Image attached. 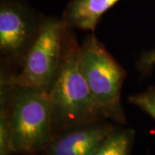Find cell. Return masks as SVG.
<instances>
[{
    "mask_svg": "<svg viewBox=\"0 0 155 155\" xmlns=\"http://www.w3.org/2000/svg\"><path fill=\"white\" fill-rule=\"evenodd\" d=\"M78 49L75 36L67 28L61 66L48 92L54 135L68 127L106 119L80 70Z\"/></svg>",
    "mask_w": 155,
    "mask_h": 155,
    "instance_id": "obj_1",
    "label": "cell"
},
{
    "mask_svg": "<svg viewBox=\"0 0 155 155\" xmlns=\"http://www.w3.org/2000/svg\"><path fill=\"white\" fill-rule=\"evenodd\" d=\"M8 80L11 152L17 155L40 154L54 136L49 94Z\"/></svg>",
    "mask_w": 155,
    "mask_h": 155,
    "instance_id": "obj_2",
    "label": "cell"
},
{
    "mask_svg": "<svg viewBox=\"0 0 155 155\" xmlns=\"http://www.w3.org/2000/svg\"><path fill=\"white\" fill-rule=\"evenodd\" d=\"M78 65L104 117L119 125L125 124L122 87L126 72L94 34L79 46Z\"/></svg>",
    "mask_w": 155,
    "mask_h": 155,
    "instance_id": "obj_3",
    "label": "cell"
},
{
    "mask_svg": "<svg viewBox=\"0 0 155 155\" xmlns=\"http://www.w3.org/2000/svg\"><path fill=\"white\" fill-rule=\"evenodd\" d=\"M67 28L62 18H41L38 33L21 70L8 78L14 84L49 92L61 66Z\"/></svg>",
    "mask_w": 155,
    "mask_h": 155,
    "instance_id": "obj_4",
    "label": "cell"
},
{
    "mask_svg": "<svg viewBox=\"0 0 155 155\" xmlns=\"http://www.w3.org/2000/svg\"><path fill=\"white\" fill-rule=\"evenodd\" d=\"M38 19L23 2L3 0L0 5V52L2 59L22 67L38 33Z\"/></svg>",
    "mask_w": 155,
    "mask_h": 155,
    "instance_id": "obj_5",
    "label": "cell"
},
{
    "mask_svg": "<svg viewBox=\"0 0 155 155\" xmlns=\"http://www.w3.org/2000/svg\"><path fill=\"white\" fill-rule=\"evenodd\" d=\"M116 127L103 119L68 127L56 133L40 155H94Z\"/></svg>",
    "mask_w": 155,
    "mask_h": 155,
    "instance_id": "obj_6",
    "label": "cell"
},
{
    "mask_svg": "<svg viewBox=\"0 0 155 155\" xmlns=\"http://www.w3.org/2000/svg\"><path fill=\"white\" fill-rule=\"evenodd\" d=\"M120 0H72L62 19L68 29L94 31L102 16Z\"/></svg>",
    "mask_w": 155,
    "mask_h": 155,
    "instance_id": "obj_7",
    "label": "cell"
},
{
    "mask_svg": "<svg viewBox=\"0 0 155 155\" xmlns=\"http://www.w3.org/2000/svg\"><path fill=\"white\" fill-rule=\"evenodd\" d=\"M135 132L116 126L101 142L94 155H131Z\"/></svg>",
    "mask_w": 155,
    "mask_h": 155,
    "instance_id": "obj_8",
    "label": "cell"
},
{
    "mask_svg": "<svg viewBox=\"0 0 155 155\" xmlns=\"http://www.w3.org/2000/svg\"><path fill=\"white\" fill-rule=\"evenodd\" d=\"M129 101L134 105L148 114L155 120V89L149 88L144 92L134 95L129 97Z\"/></svg>",
    "mask_w": 155,
    "mask_h": 155,
    "instance_id": "obj_9",
    "label": "cell"
},
{
    "mask_svg": "<svg viewBox=\"0 0 155 155\" xmlns=\"http://www.w3.org/2000/svg\"><path fill=\"white\" fill-rule=\"evenodd\" d=\"M137 67L140 72L148 73L155 67V48L144 52L137 61Z\"/></svg>",
    "mask_w": 155,
    "mask_h": 155,
    "instance_id": "obj_10",
    "label": "cell"
},
{
    "mask_svg": "<svg viewBox=\"0 0 155 155\" xmlns=\"http://www.w3.org/2000/svg\"><path fill=\"white\" fill-rule=\"evenodd\" d=\"M29 155H38V154H29Z\"/></svg>",
    "mask_w": 155,
    "mask_h": 155,
    "instance_id": "obj_11",
    "label": "cell"
}]
</instances>
